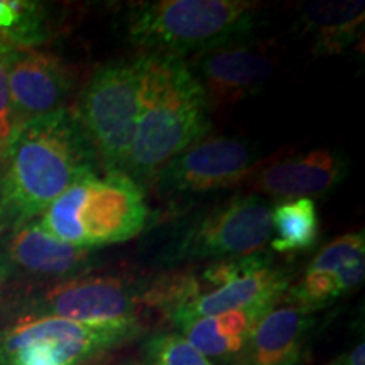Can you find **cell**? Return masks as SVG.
Instances as JSON below:
<instances>
[{"mask_svg": "<svg viewBox=\"0 0 365 365\" xmlns=\"http://www.w3.org/2000/svg\"><path fill=\"white\" fill-rule=\"evenodd\" d=\"M102 171L71 107L27 122L0 156V239L39 218L73 182Z\"/></svg>", "mask_w": 365, "mask_h": 365, "instance_id": "6da1fadb", "label": "cell"}, {"mask_svg": "<svg viewBox=\"0 0 365 365\" xmlns=\"http://www.w3.org/2000/svg\"><path fill=\"white\" fill-rule=\"evenodd\" d=\"M16 134V125H14V113L11 93H9L7 73L4 68L2 59H0V156L7 149L9 143Z\"/></svg>", "mask_w": 365, "mask_h": 365, "instance_id": "7402d4cb", "label": "cell"}, {"mask_svg": "<svg viewBox=\"0 0 365 365\" xmlns=\"http://www.w3.org/2000/svg\"><path fill=\"white\" fill-rule=\"evenodd\" d=\"M271 247L277 254L307 252L318 244L319 217L309 198L289 200L272 207Z\"/></svg>", "mask_w": 365, "mask_h": 365, "instance_id": "d6986e66", "label": "cell"}, {"mask_svg": "<svg viewBox=\"0 0 365 365\" xmlns=\"http://www.w3.org/2000/svg\"><path fill=\"white\" fill-rule=\"evenodd\" d=\"M4 287V282H2V277H0V289H2Z\"/></svg>", "mask_w": 365, "mask_h": 365, "instance_id": "d4e9b609", "label": "cell"}, {"mask_svg": "<svg viewBox=\"0 0 365 365\" xmlns=\"http://www.w3.org/2000/svg\"><path fill=\"white\" fill-rule=\"evenodd\" d=\"M186 63L202 86L210 110L250 97L276 71V56L271 48L244 38L193 54Z\"/></svg>", "mask_w": 365, "mask_h": 365, "instance_id": "7c38bea8", "label": "cell"}, {"mask_svg": "<svg viewBox=\"0 0 365 365\" xmlns=\"http://www.w3.org/2000/svg\"><path fill=\"white\" fill-rule=\"evenodd\" d=\"M360 257H365L364 230L350 232V234L336 237L335 240L319 250L314 255L313 261L309 262L307 271L333 277V274L339 271L340 267Z\"/></svg>", "mask_w": 365, "mask_h": 365, "instance_id": "44dd1931", "label": "cell"}, {"mask_svg": "<svg viewBox=\"0 0 365 365\" xmlns=\"http://www.w3.org/2000/svg\"><path fill=\"white\" fill-rule=\"evenodd\" d=\"M115 365H143V364L137 362V360H124V362H118Z\"/></svg>", "mask_w": 365, "mask_h": 365, "instance_id": "cb8c5ba5", "label": "cell"}, {"mask_svg": "<svg viewBox=\"0 0 365 365\" xmlns=\"http://www.w3.org/2000/svg\"><path fill=\"white\" fill-rule=\"evenodd\" d=\"M143 354V365H218L175 331H159L150 335L144 341Z\"/></svg>", "mask_w": 365, "mask_h": 365, "instance_id": "ffe728a7", "label": "cell"}, {"mask_svg": "<svg viewBox=\"0 0 365 365\" xmlns=\"http://www.w3.org/2000/svg\"><path fill=\"white\" fill-rule=\"evenodd\" d=\"M364 2H312L299 9L301 33L312 39L314 56H335L362 34Z\"/></svg>", "mask_w": 365, "mask_h": 365, "instance_id": "e0dca14e", "label": "cell"}, {"mask_svg": "<svg viewBox=\"0 0 365 365\" xmlns=\"http://www.w3.org/2000/svg\"><path fill=\"white\" fill-rule=\"evenodd\" d=\"M314 327V313L284 293L254 327L235 365H299Z\"/></svg>", "mask_w": 365, "mask_h": 365, "instance_id": "9a60e30c", "label": "cell"}, {"mask_svg": "<svg viewBox=\"0 0 365 365\" xmlns=\"http://www.w3.org/2000/svg\"><path fill=\"white\" fill-rule=\"evenodd\" d=\"M38 220L56 239L93 250L143 234L149 208L143 185L122 171H102L73 182Z\"/></svg>", "mask_w": 365, "mask_h": 365, "instance_id": "3957f363", "label": "cell"}, {"mask_svg": "<svg viewBox=\"0 0 365 365\" xmlns=\"http://www.w3.org/2000/svg\"><path fill=\"white\" fill-rule=\"evenodd\" d=\"M149 277L91 274L46 287L17 304L21 314L56 317L91 327L143 325L140 309Z\"/></svg>", "mask_w": 365, "mask_h": 365, "instance_id": "52a82bcc", "label": "cell"}, {"mask_svg": "<svg viewBox=\"0 0 365 365\" xmlns=\"http://www.w3.org/2000/svg\"><path fill=\"white\" fill-rule=\"evenodd\" d=\"M325 365H365V345L364 340H360L349 350L336 355L335 359L327 362Z\"/></svg>", "mask_w": 365, "mask_h": 365, "instance_id": "603a6c76", "label": "cell"}, {"mask_svg": "<svg viewBox=\"0 0 365 365\" xmlns=\"http://www.w3.org/2000/svg\"><path fill=\"white\" fill-rule=\"evenodd\" d=\"M140 56V107L125 175L143 185L208 135L210 107L185 58L145 53Z\"/></svg>", "mask_w": 365, "mask_h": 365, "instance_id": "7a4b0ae2", "label": "cell"}, {"mask_svg": "<svg viewBox=\"0 0 365 365\" xmlns=\"http://www.w3.org/2000/svg\"><path fill=\"white\" fill-rule=\"evenodd\" d=\"M61 17L51 4L0 0V46L41 48L58 36Z\"/></svg>", "mask_w": 365, "mask_h": 365, "instance_id": "ac0fdd59", "label": "cell"}, {"mask_svg": "<svg viewBox=\"0 0 365 365\" xmlns=\"http://www.w3.org/2000/svg\"><path fill=\"white\" fill-rule=\"evenodd\" d=\"M143 56L108 61L91 71L71 110L103 171L125 173L140 107Z\"/></svg>", "mask_w": 365, "mask_h": 365, "instance_id": "5b68a950", "label": "cell"}, {"mask_svg": "<svg viewBox=\"0 0 365 365\" xmlns=\"http://www.w3.org/2000/svg\"><path fill=\"white\" fill-rule=\"evenodd\" d=\"M272 205L255 193L235 195L200 215L181 237L180 259H232L261 254L271 240Z\"/></svg>", "mask_w": 365, "mask_h": 365, "instance_id": "ba28073f", "label": "cell"}, {"mask_svg": "<svg viewBox=\"0 0 365 365\" xmlns=\"http://www.w3.org/2000/svg\"><path fill=\"white\" fill-rule=\"evenodd\" d=\"M16 132L27 122L70 108L81 88L78 68L41 48L0 46Z\"/></svg>", "mask_w": 365, "mask_h": 365, "instance_id": "9c48e42d", "label": "cell"}, {"mask_svg": "<svg viewBox=\"0 0 365 365\" xmlns=\"http://www.w3.org/2000/svg\"><path fill=\"white\" fill-rule=\"evenodd\" d=\"M291 277L284 269L272 266L271 259L259 255L257 261L239 276L217 289L195 296L168 314L175 327L205 317H215L234 309L271 304L286 293Z\"/></svg>", "mask_w": 365, "mask_h": 365, "instance_id": "5bb4252c", "label": "cell"}, {"mask_svg": "<svg viewBox=\"0 0 365 365\" xmlns=\"http://www.w3.org/2000/svg\"><path fill=\"white\" fill-rule=\"evenodd\" d=\"M261 163L244 140L205 135L171 159L153 181L166 195L210 193L244 185Z\"/></svg>", "mask_w": 365, "mask_h": 365, "instance_id": "30bf717a", "label": "cell"}, {"mask_svg": "<svg viewBox=\"0 0 365 365\" xmlns=\"http://www.w3.org/2000/svg\"><path fill=\"white\" fill-rule=\"evenodd\" d=\"M271 304L191 319L176 328L180 335L212 362L237 364L244 354L254 327Z\"/></svg>", "mask_w": 365, "mask_h": 365, "instance_id": "2e32d148", "label": "cell"}, {"mask_svg": "<svg viewBox=\"0 0 365 365\" xmlns=\"http://www.w3.org/2000/svg\"><path fill=\"white\" fill-rule=\"evenodd\" d=\"M259 9L261 4L249 0L143 2L130 11L127 36L145 54L193 56L244 38Z\"/></svg>", "mask_w": 365, "mask_h": 365, "instance_id": "277c9868", "label": "cell"}, {"mask_svg": "<svg viewBox=\"0 0 365 365\" xmlns=\"http://www.w3.org/2000/svg\"><path fill=\"white\" fill-rule=\"evenodd\" d=\"M144 325L91 327L21 314L0 330V365H83L134 341Z\"/></svg>", "mask_w": 365, "mask_h": 365, "instance_id": "8992f818", "label": "cell"}, {"mask_svg": "<svg viewBox=\"0 0 365 365\" xmlns=\"http://www.w3.org/2000/svg\"><path fill=\"white\" fill-rule=\"evenodd\" d=\"M93 252L59 240L38 218L0 239V277L31 286H54L90 271Z\"/></svg>", "mask_w": 365, "mask_h": 365, "instance_id": "8fae6325", "label": "cell"}, {"mask_svg": "<svg viewBox=\"0 0 365 365\" xmlns=\"http://www.w3.org/2000/svg\"><path fill=\"white\" fill-rule=\"evenodd\" d=\"M345 176L344 158L330 149H314L291 158L266 159L247 181L252 193L281 202L325 195Z\"/></svg>", "mask_w": 365, "mask_h": 365, "instance_id": "4fadbf2b", "label": "cell"}]
</instances>
